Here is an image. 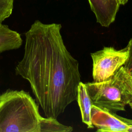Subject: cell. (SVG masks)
I'll use <instances>...</instances> for the list:
<instances>
[{
  "label": "cell",
  "mask_w": 132,
  "mask_h": 132,
  "mask_svg": "<svg viewBox=\"0 0 132 132\" xmlns=\"http://www.w3.org/2000/svg\"><path fill=\"white\" fill-rule=\"evenodd\" d=\"M60 24L36 20L25 34L22 59L16 75L27 80L46 117L57 119L77 101L80 81L79 63L66 48Z\"/></svg>",
  "instance_id": "1"
},
{
  "label": "cell",
  "mask_w": 132,
  "mask_h": 132,
  "mask_svg": "<svg viewBox=\"0 0 132 132\" xmlns=\"http://www.w3.org/2000/svg\"><path fill=\"white\" fill-rule=\"evenodd\" d=\"M39 104L23 90L0 95V132H40Z\"/></svg>",
  "instance_id": "2"
},
{
  "label": "cell",
  "mask_w": 132,
  "mask_h": 132,
  "mask_svg": "<svg viewBox=\"0 0 132 132\" xmlns=\"http://www.w3.org/2000/svg\"><path fill=\"white\" fill-rule=\"evenodd\" d=\"M127 72L123 66L109 80L85 84L92 105L112 111H124L126 105L130 106L132 98L126 81Z\"/></svg>",
  "instance_id": "3"
},
{
  "label": "cell",
  "mask_w": 132,
  "mask_h": 132,
  "mask_svg": "<svg viewBox=\"0 0 132 132\" xmlns=\"http://www.w3.org/2000/svg\"><path fill=\"white\" fill-rule=\"evenodd\" d=\"M92 60L93 81L101 82L112 78L124 65L128 57L127 47L117 50L112 46L91 54Z\"/></svg>",
  "instance_id": "4"
},
{
  "label": "cell",
  "mask_w": 132,
  "mask_h": 132,
  "mask_svg": "<svg viewBox=\"0 0 132 132\" xmlns=\"http://www.w3.org/2000/svg\"><path fill=\"white\" fill-rule=\"evenodd\" d=\"M91 121L97 131H129L132 130V120L117 115L106 108L92 105Z\"/></svg>",
  "instance_id": "5"
},
{
  "label": "cell",
  "mask_w": 132,
  "mask_h": 132,
  "mask_svg": "<svg viewBox=\"0 0 132 132\" xmlns=\"http://www.w3.org/2000/svg\"><path fill=\"white\" fill-rule=\"evenodd\" d=\"M96 22L103 27H109L115 19L120 4L118 0H88Z\"/></svg>",
  "instance_id": "6"
},
{
  "label": "cell",
  "mask_w": 132,
  "mask_h": 132,
  "mask_svg": "<svg viewBox=\"0 0 132 132\" xmlns=\"http://www.w3.org/2000/svg\"><path fill=\"white\" fill-rule=\"evenodd\" d=\"M77 101L80 108L82 121L87 125L88 128H94L91 121L92 102L85 84L81 81L79 82L78 87Z\"/></svg>",
  "instance_id": "7"
},
{
  "label": "cell",
  "mask_w": 132,
  "mask_h": 132,
  "mask_svg": "<svg viewBox=\"0 0 132 132\" xmlns=\"http://www.w3.org/2000/svg\"><path fill=\"white\" fill-rule=\"evenodd\" d=\"M22 43L23 40L19 33L11 29L6 25L0 24V54L18 49Z\"/></svg>",
  "instance_id": "8"
},
{
  "label": "cell",
  "mask_w": 132,
  "mask_h": 132,
  "mask_svg": "<svg viewBox=\"0 0 132 132\" xmlns=\"http://www.w3.org/2000/svg\"><path fill=\"white\" fill-rule=\"evenodd\" d=\"M73 127L60 123L56 119L43 118L40 123V132H71Z\"/></svg>",
  "instance_id": "9"
},
{
  "label": "cell",
  "mask_w": 132,
  "mask_h": 132,
  "mask_svg": "<svg viewBox=\"0 0 132 132\" xmlns=\"http://www.w3.org/2000/svg\"><path fill=\"white\" fill-rule=\"evenodd\" d=\"M14 0H0V24L11 14Z\"/></svg>",
  "instance_id": "10"
},
{
  "label": "cell",
  "mask_w": 132,
  "mask_h": 132,
  "mask_svg": "<svg viewBox=\"0 0 132 132\" xmlns=\"http://www.w3.org/2000/svg\"><path fill=\"white\" fill-rule=\"evenodd\" d=\"M126 47L128 51V57L124 67L129 74H132V38L129 41Z\"/></svg>",
  "instance_id": "11"
},
{
  "label": "cell",
  "mask_w": 132,
  "mask_h": 132,
  "mask_svg": "<svg viewBox=\"0 0 132 132\" xmlns=\"http://www.w3.org/2000/svg\"><path fill=\"white\" fill-rule=\"evenodd\" d=\"M118 1L120 5H124L128 2V0H118Z\"/></svg>",
  "instance_id": "12"
},
{
  "label": "cell",
  "mask_w": 132,
  "mask_h": 132,
  "mask_svg": "<svg viewBox=\"0 0 132 132\" xmlns=\"http://www.w3.org/2000/svg\"><path fill=\"white\" fill-rule=\"evenodd\" d=\"M128 78H129V82H130V83L131 85V87H132V75H130L129 73H128Z\"/></svg>",
  "instance_id": "13"
},
{
  "label": "cell",
  "mask_w": 132,
  "mask_h": 132,
  "mask_svg": "<svg viewBox=\"0 0 132 132\" xmlns=\"http://www.w3.org/2000/svg\"><path fill=\"white\" fill-rule=\"evenodd\" d=\"M130 75H132V74H130Z\"/></svg>",
  "instance_id": "14"
},
{
  "label": "cell",
  "mask_w": 132,
  "mask_h": 132,
  "mask_svg": "<svg viewBox=\"0 0 132 132\" xmlns=\"http://www.w3.org/2000/svg\"></svg>",
  "instance_id": "15"
}]
</instances>
